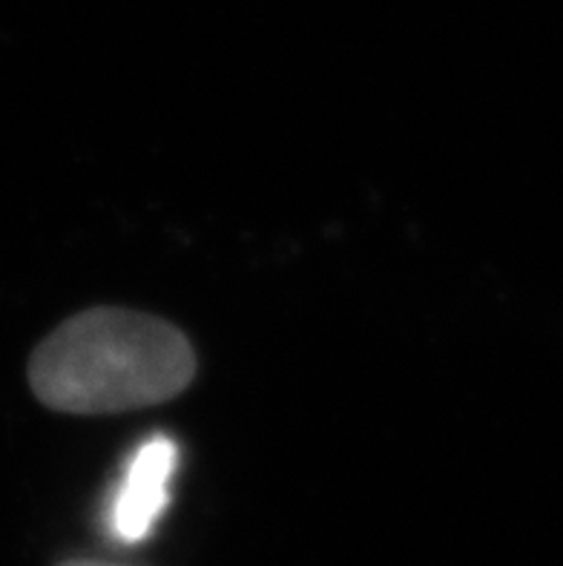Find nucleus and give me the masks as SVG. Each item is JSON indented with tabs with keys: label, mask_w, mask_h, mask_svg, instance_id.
<instances>
[{
	"label": "nucleus",
	"mask_w": 563,
	"mask_h": 566,
	"mask_svg": "<svg viewBox=\"0 0 563 566\" xmlns=\"http://www.w3.org/2000/svg\"><path fill=\"white\" fill-rule=\"evenodd\" d=\"M196 377L190 339L167 319L127 308L70 316L29 357L32 395L61 415H118L187 391Z\"/></svg>",
	"instance_id": "1"
},
{
	"label": "nucleus",
	"mask_w": 563,
	"mask_h": 566,
	"mask_svg": "<svg viewBox=\"0 0 563 566\" xmlns=\"http://www.w3.org/2000/svg\"><path fill=\"white\" fill-rule=\"evenodd\" d=\"M179 469V443L153 434L136 446L107 503V526L115 541L142 544L170 506V486Z\"/></svg>",
	"instance_id": "2"
},
{
	"label": "nucleus",
	"mask_w": 563,
	"mask_h": 566,
	"mask_svg": "<svg viewBox=\"0 0 563 566\" xmlns=\"http://www.w3.org/2000/svg\"><path fill=\"white\" fill-rule=\"evenodd\" d=\"M58 566H115V564H107V560H93V558H72Z\"/></svg>",
	"instance_id": "3"
}]
</instances>
